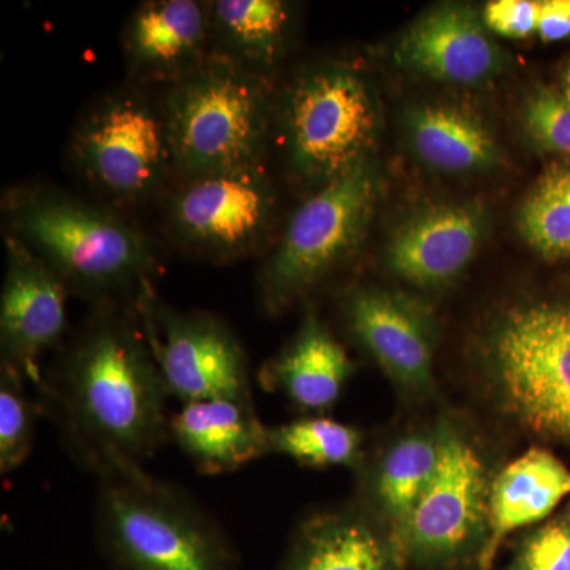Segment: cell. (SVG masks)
<instances>
[{
    "label": "cell",
    "instance_id": "6da1fadb",
    "mask_svg": "<svg viewBox=\"0 0 570 570\" xmlns=\"http://www.w3.org/2000/svg\"><path fill=\"white\" fill-rule=\"evenodd\" d=\"M37 390L71 459L100 482L145 474L168 439L170 395L134 307H97Z\"/></svg>",
    "mask_w": 570,
    "mask_h": 570
},
{
    "label": "cell",
    "instance_id": "7a4b0ae2",
    "mask_svg": "<svg viewBox=\"0 0 570 570\" xmlns=\"http://www.w3.org/2000/svg\"><path fill=\"white\" fill-rule=\"evenodd\" d=\"M6 213L10 235L97 307H130L122 298L137 306L151 288V249L118 214L45 187L9 195Z\"/></svg>",
    "mask_w": 570,
    "mask_h": 570
},
{
    "label": "cell",
    "instance_id": "3957f363",
    "mask_svg": "<svg viewBox=\"0 0 570 570\" xmlns=\"http://www.w3.org/2000/svg\"><path fill=\"white\" fill-rule=\"evenodd\" d=\"M108 570H239L223 524L186 490L148 472L102 480L94 519Z\"/></svg>",
    "mask_w": 570,
    "mask_h": 570
},
{
    "label": "cell",
    "instance_id": "277c9868",
    "mask_svg": "<svg viewBox=\"0 0 570 570\" xmlns=\"http://www.w3.org/2000/svg\"><path fill=\"white\" fill-rule=\"evenodd\" d=\"M478 362L499 414L570 445V303L509 307L480 341Z\"/></svg>",
    "mask_w": 570,
    "mask_h": 570
},
{
    "label": "cell",
    "instance_id": "5b68a950",
    "mask_svg": "<svg viewBox=\"0 0 570 570\" xmlns=\"http://www.w3.org/2000/svg\"><path fill=\"white\" fill-rule=\"evenodd\" d=\"M257 73L216 56L171 82L164 121L186 178L261 168L268 111Z\"/></svg>",
    "mask_w": 570,
    "mask_h": 570
},
{
    "label": "cell",
    "instance_id": "8992f818",
    "mask_svg": "<svg viewBox=\"0 0 570 570\" xmlns=\"http://www.w3.org/2000/svg\"><path fill=\"white\" fill-rule=\"evenodd\" d=\"M377 186L376 167L365 159L318 187L296 209L261 273L258 292L266 313L294 305L346 261L365 232Z\"/></svg>",
    "mask_w": 570,
    "mask_h": 570
},
{
    "label": "cell",
    "instance_id": "52a82bcc",
    "mask_svg": "<svg viewBox=\"0 0 570 570\" xmlns=\"http://www.w3.org/2000/svg\"><path fill=\"white\" fill-rule=\"evenodd\" d=\"M444 417V453L403 539L407 568L478 570L489 540L491 479L482 450Z\"/></svg>",
    "mask_w": 570,
    "mask_h": 570
},
{
    "label": "cell",
    "instance_id": "ba28073f",
    "mask_svg": "<svg viewBox=\"0 0 570 570\" xmlns=\"http://www.w3.org/2000/svg\"><path fill=\"white\" fill-rule=\"evenodd\" d=\"M379 116L366 81L347 67H322L296 80L283 110L285 151L299 178L332 183L370 159Z\"/></svg>",
    "mask_w": 570,
    "mask_h": 570
},
{
    "label": "cell",
    "instance_id": "9c48e42d",
    "mask_svg": "<svg viewBox=\"0 0 570 570\" xmlns=\"http://www.w3.org/2000/svg\"><path fill=\"white\" fill-rule=\"evenodd\" d=\"M71 157L94 187L122 204L151 197L174 164L163 111L132 92L108 97L85 116Z\"/></svg>",
    "mask_w": 570,
    "mask_h": 570
},
{
    "label": "cell",
    "instance_id": "30bf717a",
    "mask_svg": "<svg viewBox=\"0 0 570 570\" xmlns=\"http://www.w3.org/2000/svg\"><path fill=\"white\" fill-rule=\"evenodd\" d=\"M135 311L168 395L181 404L214 397L254 400L245 351L223 318L176 311L159 302L151 288Z\"/></svg>",
    "mask_w": 570,
    "mask_h": 570
},
{
    "label": "cell",
    "instance_id": "8fae6325",
    "mask_svg": "<svg viewBox=\"0 0 570 570\" xmlns=\"http://www.w3.org/2000/svg\"><path fill=\"white\" fill-rule=\"evenodd\" d=\"M273 195L261 168L186 178L168 206L176 238L209 261L253 253L268 230Z\"/></svg>",
    "mask_w": 570,
    "mask_h": 570
},
{
    "label": "cell",
    "instance_id": "7c38bea8",
    "mask_svg": "<svg viewBox=\"0 0 570 570\" xmlns=\"http://www.w3.org/2000/svg\"><path fill=\"white\" fill-rule=\"evenodd\" d=\"M348 332L409 401L436 396L438 324L426 303L403 292L358 288L346 296Z\"/></svg>",
    "mask_w": 570,
    "mask_h": 570
},
{
    "label": "cell",
    "instance_id": "4fadbf2b",
    "mask_svg": "<svg viewBox=\"0 0 570 570\" xmlns=\"http://www.w3.org/2000/svg\"><path fill=\"white\" fill-rule=\"evenodd\" d=\"M69 287L14 236H7V268L0 295L2 362L39 387L40 358L62 340Z\"/></svg>",
    "mask_w": 570,
    "mask_h": 570
},
{
    "label": "cell",
    "instance_id": "5bb4252c",
    "mask_svg": "<svg viewBox=\"0 0 570 570\" xmlns=\"http://www.w3.org/2000/svg\"><path fill=\"white\" fill-rule=\"evenodd\" d=\"M393 56L403 69L456 86L490 81L509 62L482 18L459 3L439 6L412 22Z\"/></svg>",
    "mask_w": 570,
    "mask_h": 570
},
{
    "label": "cell",
    "instance_id": "9a60e30c",
    "mask_svg": "<svg viewBox=\"0 0 570 570\" xmlns=\"http://www.w3.org/2000/svg\"><path fill=\"white\" fill-rule=\"evenodd\" d=\"M485 232L487 212L478 202L436 206L400 227L385 261L404 283L423 291L445 287L471 264Z\"/></svg>",
    "mask_w": 570,
    "mask_h": 570
},
{
    "label": "cell",
    "instance_id": "2e32d148",
    "mask_svg": "<svg viewBox=\"0 0 570 570\" xmlns=\"http://www.w3.org/2000/svg\"><path fill=\"white\" fill-rule=\"evenodd\" d=\"M444 453V417L431 425L411 428L397 434L363 461L360 471L362 498L358 504L395 538L403 549L409 521ZM404 551V550H403Z\"/></svg>",
    "mask_w": 570,
    "mask_h": 570
},
{
    "label": "cell",
    "instance_id": "e0dca14e",
    "mask_svg": "<svg viewBox=\"0 0 570 570\" xmlns=\"http://www.w3.org/2000/svg\"><path fill=\"white\" fill-rule=\"evenodd\" d=\"M395 538L362 505L325 510L296 528L277 570H406Z\"/></svg>",
    "mask_w": 570,
    "mask_h": 570
},
{
    "label": "cell",
    "instance_id": "ac0fdd59",
    "mask_svg": "<svg viewBox=\"0 0 570 570\" xmlns=\"http://www.w3.org/2000/svg\"><path fill=\"white\" fill-rule=\"evenodd\" d=\"M168 438L202 474H227L268 455V426L258 419L254 400L183 404L168 420Z\"/></svg>",
    "mask_w": 570,
    "mask_h": 570
},
{
    "label": "cell",
    "instance_id": "d6986e66",
    "mask_svg": "<svg viewBox=\"0 0 570 570\" xmlns=\"http://www.w3.org/2000/svg\"><path fill=\"white\" fill-rule=\"evenodd\" d=\"M570 497V469L549 450L528 449L491 479L489 540L478 570H494L499 549L513 534L549 519Z\"/></svg>",
    "mask_w": 570,
    "mask_h": 570
},
{
    "label": "cell",
    "instance_id": "ffe728a7",
    "mask_svg": "<svg viewBox=\"0 0 570 570\" xmlns=\"http://www.w3.org/2000/svg\"><path fill=\"white\" fill-rule=\"evenodd\" d=\"M208 7L194 0H153L134 11L124 50L135 73L179 80L206 61Z\"/></svg>",
    "mask_w": 570,
    "mask_h": 570
},
{
    "label": "cell",
    "instance_id": "44dd1931",
    "mask_svg": "<svg viewBox=\"0 0 570 570\" xmlns=\"http://www.w3.org/2000/svg\"><path fill=\"white\" fill-rule=\"evenodd\" d=\"M354 363L316 311L307 309L287 346L262 367L258 379L269 392L283 393L295 407L324 414L340 400Z\"/></svg>",
    "mask_w": 570,
    "mask_h": 570
},
{
    "label": "cell",
    "instance_id": "7402d4cb",
    "mask_svg": "<svg viewBox=\"0 0 570 570\" xmlns=\"http://www.w3.org/2000/svg\"><path fill=\"white\" fill-rule=\"evenodd\" d=\"M407 132L420 160L442 174L489 170L501 157L485 124L452 105L415 108L407 116Z\"/></svg>",
    "mask_w": 570,
    "mask_h": 570
},
{
    "label": "cell",
    "instance_id": "603a6c76",
    "mask_svg": "<svg viewBox=\"0 0 570 570\" xmlns=\"http://www.w3.org/2000/svg\"><path fill=\"white\" fill-rule=\"evenodd\" d=\"M212 40L223 58L253 71L272 66L283 50L291 9L281 0H216L206 3Z\"/></svg>",
    "mask_w": 570,
    "mask_h": 570
},
{
    "label": "cell",
    "instance_id": "cb8c5ba5",
    "mask_svg": "<svg viewBox=\"0 0 570 570\" xmlns=\"http://www.w3.org/2000/svg\"><path fill=\"white\" fill-rule=\"evenodd\" d=\"M363 442L362 431L324 415L268 426V453L309 468L358 469L366 456Z\"/></svg>",
    "mask_w": 570,
    "mask_h": 570
},
{
    "label": "cell",
    "instance_id": "d4e9b609",
    "mask_svg": "<svg viewBox=\"0 0 570 570\" xmlns=\"http://www.w3.org/2000/svg\"><path fill=\"white\" fill-rule=\"evenodd\" d=\"M520 230L543 257H570V168L540 179L520 212Z\"/></svg>",
    "mask_w": 570,
    "mask_h": 570
},
{
    "label": "cell",
    "instance_id": "484cf974",
    "mask_svg": "<svg viewBox=\"0 0 570 570\" xmlns=\"http://www.w3.org/2000/svg\"><path fill=\"white\" fill-rule=\"evenodd\" d=\"M28 379L0 363V472L9 475L31 455L39 404L28 395Z\"/></svg>",
    "mask_w": 570,
    "mask_h": 570
},
{
    "label": "cell",
    "instance_id": "4316f807",
    "mask_svg": "<svg viewBox=\"0 0 570 570\" xmlns=\"http://www.w3.org/2000/svg\"><path fill=\"white\" fill-rule=\"evenodd\" d=\"M494 570H570V504L524 531L508 562Z\"/></svg>",
    "mask_w": 570,
    "mask_h": 570
},
{
    "label": "cell",
    "instance_id": "83f0119b",
    "mask_svg": "<svg viewBox=\"0 0 570 570\" xmlns=\"http://www.w3.org/2000/svg\"><path fill=\"white\" fill-rule=\"evenodd\" d=\"M524 126L543 151L570 154V102L564 94L539 89L524 108Z\"/></svg>",
    "mask_w": 570,
    "mask_h": 570
},
{
    "label": "cell",
    "instance_id": "f1b7e54d",
    "mask_svg": "<svg viewBox=\"0 0 570 570\" xmlns=\"http://www.w3.org/2000/svg\"><path fill=\"white\" fill-rule=\"evenodd\" d=\"M538 0H493L482 11V21L490 32L505 39H527L538 33Z\"/></svg>",
    "mask_w": 570,
    "mask_h": 570
},
{
    "label": "cell",
    "instance_id": "f546056e",
    "mask_svg": "<svg viewBox=\"0 0 570 570\" xmlns=\"http://www.w3.org/2000/svg\"><path fill=\"white\" fill-rule=\"evenodd\" d=\"M538 36L547 43L570 37V0L540 2Z\"/></svg>",
    "mask_w": 570,
    "mask_h": 570
},
{
    "label": "cell",
    "instance_id": "4dcf8cb0",
    "mask_svg": "<svg viewBox=\"0 0 570 570\" xmlns=\"http://www.w3.org/2000/svg\"><path fill=\"white\" fill-rule=\"evenodd\" d=\"M564 97L570 102V67L568 70V75H566V81H564Z\"/></svg>",
    "mask_w": 570,
    "mask_h": 570
}]
</instances>
